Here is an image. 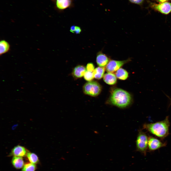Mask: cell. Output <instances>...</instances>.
Listing matches in <instances>:
<instances>
[{
    "mask_svg": "<svg viewBox=\"0 0 171 171\" xmlns=\"http://www.w3.org/2000/svg\"><path fill=\"white\" fill-rule=\"evenodd\" d=\"M170 123L169 117L167 116L163 120L154 123H145L143 128L152 134L162 139L169 134Z\"/></svg>",
    "mask_w": 171,
    "mask_h": 171,
    "instance_id": "1",
    "label": "cell"
},
{
    "mask_svg": "<svg viewBox=\"0 0 171 171\" xmlns=\"http://www.w3.org/2000/svg\"><path fill=\"white\" fill-rule=\"evenodd\" d=\"M131 100V95L128 92L120 88H116L112 92L109 101L113 105L123 108L129 105Z\"/></svg>",
    "mask_w": 171,
    "mask_h": 171,
    "instance_id": "2",
    "label": "cell"
},
{
    "mask_svg": "<svg viewBox=\"0 0 171 171\" xmlns=\"http://www.w3.org/2000/svg\"><path fill=\"white\" fill-rule=\"evenodd\" d=\"M148 138L146 133L141 130L139 131L136 142L137 150L145 156L148 150Z\"/></svg>",
    "mask_w": 171,
    "mask_h": 171,
    "instance_id": "3",
    "label": "cell"
},
{
    "mask_svg": "<svg viewBox=\"0 0 171 171\" xmlns=\"http://www.w3.org/2000/svg\"><path fill=\"white\" fill-rule=\"evenodd\" d=\"M83 89L86 94L92 96L98 95L101 90V87L99 84L94 81H90L86 83L84 85Z\"/></svg>",
    "mask_w": 171,
    "mask_h": 171,
    "instance_id": "4",
    "label": "cell"
},
{
    "mask_svg": "<svg viewBox=\"0 0 171 171\" xmlns=\"http://www.w3.org/2000/svg\"><path fill=\"white\" fill-rule=\"evenodd\" d=\"M150 7L160 13L167 15L171 12V3L167 2L157 4L150 2Z\"/></svg>",
    "mask_w": 171,
    "mask_h": 171,
    "instance_id": "5",
    "label": "cell"
},
{
    "mask_svg": "<svg viewBox=\"0 0 171 171\" xmlns=\"http://www.w3.org/2000/svg\"><path fill=\"white\" fill-rule=\"evenodd\" d=\"M167 145L166 142H163L159 139L151 136L148 138V150L149 152L154 151L165 147Z\"/></svg>",
    "mask_w": 171,
    "mask_h": 171,
    "instance_id": "6",
    "label": "cell"
},
{
    "mask_svg": "<svg viewBox=\"0 0 171 171\" xmlns=\"http://www.w3.org/2000/svg\"><path fill=\"white\" fill-rule=\"evenodd\" d=\"M130 60V59L123 61L110 60L106 66V70L109 72H114Z\"/></svg>",
    "mask_w": 171,
    "mask_h": 171,
    "instance_id": "7",
    "label": "cell"
},
{
    "mask_svg": "<svg viewBox=\"0 0 171 171\" xmlns=\"http://www.w3.org/2000/svg\"><path fill=\"white\" fill-rule=\"evenodd\" d=\"M28 151L24 147L18 145L12 150L9 156L24 157L26 156Z\"/></svg>",
    "mask_w": 171,
    "mask_h": 171,
    "instance_id": "8",
    "label": "cell"
},
{
    "mask_svg": "<svg viewBox=\"0 0 171 171\" xmlns=\"http://www.w3.org/2000/svg\"><path fill=\"white\" fill-rule=\"evenodd\" d=\"M109 58L105 54L101 52L97 54L96 58V62L100 67H104L107 65L109 62Z\"/></svg>",
    "mask_w": 171,
    "mask_h": 171,
    "instance_id": "9",
    "label": "cell"
},
{
    "mask_svg": "<svg viewBox=\"0 0 171 171\" xmlns=\"http://www.w3.org/2000/svg\"><path fill=\"white\" fill-rule=\"evenodd\" d=\"M11 162L13 167L16 169L22 168L24 165V160L22 157H13Z\"/></svg>",
    "mask_w": 171,
    "mask_h": 171,
    "instance_id": "10",
    "label": "cell"
},
{
    "mask_svg": "<svg viewBox=\"0 0 171 171\" xmlns=\"http://www.w3.org/2000/svg\"><path fill=\"white\" fill-rule=\"evenodd\" d=\"M86 71V68L84 66L79 65L76 67L72 72L73 75L77 78H80L84 76Z\"/></svg>",
    "mask_w": 171,
    "mask_h": 171,
    "instance_id": "11",
    "label": "cell"
},
{
    "mask_svg": "<svg viewBox=\"0 0 171 171\" xmlns=\"http://www.w3.org/2000/svg\"><path fill=\"white\" fill-rule=\"evenodd\" d=\"M103 80L107 84L109 85H113L117 82V78L115 75L112 73L108 72L104 74Z\"/></svg>",
    "mask_w": 171,
    "mask_h": 171,
    "instance_id": "12",
    "label": "cell"
},
{
    "mask_svg": "<svg viewBox=\"0 0 171 171\" xmlns=\"http://www.w3.org/2000/svg\"><path fill=\"white\" fill-rule=\"evenodd\" d=\"M71 2L72 0H56V5L58 9L64 10L69 7Z\"/></svg>",
    "mask_w": 171,
    "mask_h": 171,
    "instance_id": "13",
    "label": "cell"
},
{
    "mask_svg": "<svg viewBox=\"0 0 171 171\" xmlns=\"http://www.w3.org/2000/svg\"><path fill=\"white\" fill-rule=\"evenodd\" d=\"M10 45L9 43L5 40L0 42V55H2L8 52L10 50Z\"/></svg>",
    "mask_w": 171,
    "mask_h": 171,
    "instance_id": "14",
    "label": "cell"
},
{
    "mask_svg": "<svg viewBox=\"0 0 171 171\" xmlns=\"http://www.w3.org/2000/svg\"><path fill=\"white\" fill-rule=\"evenodd\" d=\"M104 67L100 66L96 68L93 71L94 78L98 79H100L104 76Z\"/></svg>",
    "mask_w": 171,
    "mask_h": 171,
    "instance_id": "15",
    "label": "cell"
},
{
    "mask_svg": "<svg viewBox=\"0 0 171 171\" xmlns=\"http://www.w3.org/2000/svg\"><path fill=\"white\" fill-rule=\"evenodd\" d=\"M116 76L118 79L124 80H126L128 78V73L124 69L120 68L117 71L116 73Z\"/></svg>",
    "mask_w": 171,
    "mask_h": 171,
    "instance_id": "16",
    "label": "cell"
},
{
    "mask_svg": "<svg viewBox=\"0 0 171 171\" xmlns=\"http://www.w3.org/2000/svg\"><path fill=\"white\" fill-rule=\"evenodd\" d=\"M26 156L29 161L31 163L36 164L39 162L38 157L34 153L28 152Z\"/></svg>",
    "mask_w": 171,
    "mask_h": 171,
    "instance_id": "17",
    "label": "cell"
},
{
    "mask_svg": "<svg viewBox=\"0 0 171 171\" xmlns=\"http://www.w3.org/2000/svg\"><path fill=\"white\" fill-rule=\"evenodd\" d=\"M36 164L31 163L24 164L21 171H35L37 168Z\"/></svg>",
    "mask_w": 171,
    "mask_h": 171,
    "instance_id": "18",
    "label": "cell"
},
{
    "mask_svg": "<svg viewBox=\"0 0 171 171\" xmlns=\"http://www.w3.org/2000/svg\"><path fill=\"white\" fill-rule=\"evenodd\" d=\"M85 80L88 81H91L94 78L93 72L86 71L84 76Z\"/></svg>",
    "mask_w": 171,
    "mask_h": 171,
    "instance_id": "19",
    "label": "cell"
},
{
    "mask_svg": "<svg viewBox=\"0 0 171 171\" xmlns=\"http://www.w3.org/2000/svg\"><path fill=\"white\" fill-rule=\"evenodd\" d=\"M86 69L87 71L93 72L94 69V66L92 63H89L87 65Z\"/></svg>",
    "mask_w": 171,
    "mask_h": 171,
    "instance_id": "20",
    "label": "cell"
},
{
    "mask_svg": "<svg viewBox=\"0 0 171 171\" xmlns=\"http://www.w3.org/2000/svg\"><path fill=\"white\" fill-rule=\"evenodd\" d=\"M131 2L138 5H141L144 0H128Z\"/></svg>",
    "mask_w": 171,
    "mask_h": 171,
    "instance_id": "21",
    "label": "cell"
},
{
    "mask_svg": "<svg viewBox=\"0 0 171 171\" xmlns=\"http://www.w3.org/2000/svg\"><path fill=\"white\" fill-rule=\"evenodd\" d=\"M81 31L80 28L78 26H76V29L75 32L76 34H79Z\"/></svg>",
    "mask_w": 171,
    "mask_h": 171,
    "instance_id": "22",
    "label": "cell"
},
{
    "mask_svg": "<svg viewBox=\"0 0 171 171\" xmlns=\"http://www.w3.org/2000/svg\"><path fill=\"white\" fill-rule=\"evenodd\" d=\"M76 26L74 25L71 26L70 28V32L73 33H75L76 29Z\"/></svg>",
    "mask_w": 171,
    "mask_h": 171,
    "instance_id": "23",
    "label": "cell"
},
{
    "mask_svg": "<svg viewBox=\"0 0 171 171\" xmlns=\"http://www.w3.org/2000/svg\"><path fill=\"white\" fill-rule=\"evenodd\" d=\"M157 1L160 3H163L167 2L169 0H156Z\"/></svg>",
    "mask_w": 171,
    "mask_h": 171,
    "instance_id": "24",
    "label": "cell"
},
{
    "mask_svg": "<svg viewBox=\"0 0 171 171\" xmlns=\"http://www.w3.org/2000/svg\"><path fill=\"white\" fill-rule=\"evenodd\" d=\"M167 97L169 98V99L170 100V104H169V105H170L171 104V98H170L169 96H167Z\"/></svg>",
    "mask_w": 171,
    "mask_h": 171,
    "instance_id": "25",
    "label": "cell"
}]
</instances>
